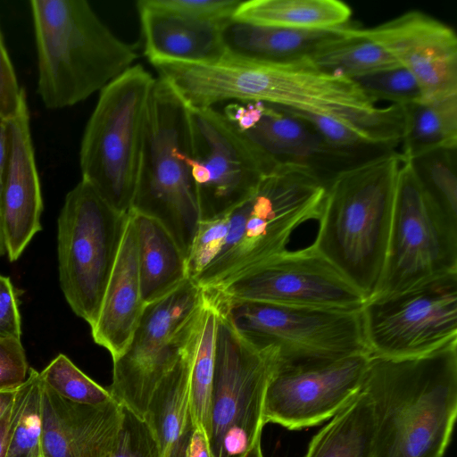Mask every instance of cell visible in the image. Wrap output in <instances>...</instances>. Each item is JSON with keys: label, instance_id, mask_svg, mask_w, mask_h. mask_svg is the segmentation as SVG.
<instances>
[{"label": "cell", "instance_id": "obj_1", "mask_svg": "<svg viewBox=\"0 0 457 457\" xmlns=\"http://www.w3.org/2000/svg\"><path fill=\"white\" fill-rule=\"evenodd\" d=\"M160 74L188 108L213 107L228 100L262 102L343 119L389 145L402 137L401 105L378 107L353 80L323 73L307 59L280 63L167 62Z\"/></svg>", "mask_w": 457, "mask_h": 457}, {"label": "cell", "instance_id": "obj_2", "mask_svg": "<svg viewBox=\"0 0 457 457\" xmlns=\"http://www.w3.org/2000/svg\"><path fill=\"white\" fill-rule=\"evenodd\" d=\"M361 388L374 457H444L457 416V339L416 357L371 354Z\"/></svg>", "mask_w": 457, "mask_h": 457}, {"label": "cell", "instance_id": "obj_3", "mask_svg": "<svg viewBox=\"0 0 457 457\" xmlns=\"http://www.w3.org/2000/svg\"><path fill=\"white\" fill-rule=\"evenodd\" d=\"M394 151L338 174L326 187L312 246L367 300L382 277L398 172Z\"/></svg>", "mask_w": 457, "mask_h": 457}, {"label": "cell", "instance_id": "obj_4", "mask_svg": "<svg viewBox=\"0 0 457 457\" xmlns=\"http://www.w3.org/2000/svg\"><path fill=\"white\" fill-rule=\"evenodd\" d=\"M37 54V93L62 109L101 91L133 66V46L120 39L85 0L29 2Z\"/></svg>", "mask_w": 457, "mask_h": 457}, {"label": "cell", "instance_id": "obj_5", "mask_svg": "<svg viewBox=\"0 0 457 457\" xmlns=\"http://www.w3.org/2000/svg\"><path fill=\"white\" fill-rule=\"evenodd\" d=\"M325 194V184L299 167H282L263 177L253 193L229 212L221 251L194 282L203 291H219L288 250L293 232L319 220Z\"/></svg>", "mask_w": 457, "mask_h": 457}, {"label": "cell", "instance_id": "obj_6", "mask_svg": "<svg viewBox=\"0 0 457 457\" xmlns=\"http://www.w3.org/2000/svg\"><path fill=\"white\" fill-rule=\"evenodd\" d=\"M131 210L161 222L187 255L201 220L192 176L189 113L160 78L147 104Z\"/></svg>", "mask_w": 457, "mask_h": 457}, {"label": "cell", "instance_id": "obj_7", "mask_svg": "<svg viewBox=\"0 0 457 457\" xmlns=\"http://www.w3.org/2000/svg\"><path fill=\"white\" fill-rule=\"evenodd\" d=\"M155 79L136 64L100 91L81 140L83 180L116 211L132 209L145 113Z\"/></svg>", "mask_w": 457, "mask_h": 457}, {"label": "cell", "instance_id": "obj_8", "mask_svg": "<svg viewBox=\"0 0 457 457\" xmlns=\"http://www.w3.org/2000/svg\"><path fill=\"white\" fill-rule=\"evenodd\" d=\"M128 214L113 209L81 179L67 194L58 218L60 285L71 310L90 328L99 312Z\"/></svg>", "mask_w": 457, "mask_h": 457}, {"label": "cell", "instance_id": "obj_9", "mask_svg": "<svg viewBox=\"0 0 457 457\" xmlns=\"http://www.w3.org/2000/svg\"><path fill=\"white\" fill-rule=\"evenodd\" d=\"M211 295L227 312L236 328L267 352L271 365L370 353L364 340L361 310L263 302L228 303Z\"/></svg>", "mask_w": 457, "mask_h": 457}, {"label": "cell", "instance_id": "obj_10", "mask_svg": "<svg viewBox=\"0 0 457 457\" xmlns=\"http://www.w3.org/2000/svg\"><path fill=\"white\" fill-rule=\"evenodd\" d=\"M210 297L218 323L209 442L212 457H243L262 436L265 425L263 399L270 360Z\"/></svg>", "mask_w": 457, "mask_h": 457}, {"label": "cell", "instance_id": "obj_11", "mask_svg": "<svg viewBox=\"0 0 457 457\" xmlns=\"http://www.w3.org/2000/svg\"><path fill=\"white\" fill-rule=\"evenodd\" d=\"M456 272L457 220L439 207L410 163L403 161L385 266L373 296L398 293Z\"/></svg>", "mask_w": 457, "mask_h": 457}, {"label": "cell", "instance_id": "obj_12", "mask_svg": "<svg viewBox=\"0 0 457 457\" xmlns=\"http://www.w3.org/2000/svg\"><path fill=\"white\" fill-rule=\"evenodd\" d=\"M204 306V292L187 278L145 305L124 352L113 361L108 389L118 403L144 419L150 399L176 362Z\"/></svg>", "mask_w": 457, "mask_h": 457}, {"label": "cell", "instance_id": "obj_13", "mask_svg": "<svg viewBox=\"0 0 457 457\" xmlns=\"http://www.w3.org/2000/svg\"><path fill=\"white\" fill-rule=\"evenodd\" d=\"M363 335L372 355L410 358L457 339V272L366 301Z\"/></svg>", "mask_w": 457, "mask_h": 457}, {"label": "cell", "instance_id": "obj_14", "mask_svg": "<svg viewBox=\"0 0 457 457\" xmlns=\"http://www.w3.org/2000/svg\"><path fill=\"white\" fill-rule=\"evenodd\" d=\"M222 303L263 302L290 306L361 311L367 299L312 245L287 250L219 291Z\"/></svg>", "mask_w": 457, "mask_h": 457}, {"label": "cell", "instance_id": "obj_15", "mask_svg": "<svg viewBox=\"0 0 457 457\" xmlns=\"http://www.w3.org/2000/svg\"><path fill=\"white\" fill-rule=\"evenodd\" d=\"M361 353L337 359L271 365L263 422L295 430L332 418L361 390L370 359Z\"/></svg>", "mask_w": 457, "mask_h": 457}, {"label": "cell", "instance_id": "obj_16", "mask_svg": "<svg viewBox=\"0 0 457 457\" xmlns=\"http://www.w3.org/2000/svg\"><path fill=\"white\" fill-rule=\"evenodd\" d=\"M188 113L192 176L201 219L228 213L253 193L265 171L221 112L188 108Z\"/></svg>", "mask_w": 457, "mask_h": 457}, {"label": "cell", "instance_id": "obj_17", "mask_svg": "<svg viewBox=\"0 0 457 457\" xmlns=\"http://www.w3.org/2000/svg\"><path fill=\"white\" fill-rule=\"evenodd\" d=\"M258 157L265 174L299 167L327 187L341 172L365 162L331 147L304 120L262 102H233L221 112Z\"/></svg>", "mask_w": 457, "mask_h": 457}, {"label": "cell", "instance_id": "obj_18", "mask_svg": "<svg viewBox=\"0 0 457 457\" xmlns=\"http://www.w3.org/2000/svg\"><path fill=\"white\" fill-rule=\"evenodd\" d=\"M356 29L411 72L423 100L457 95V36L445 22L413 10L375 27Z\"/></svg>", "mask_w": 457, "mask_h": 457}, {"label": "cell", "instance_id": "obj_19", "mask_svg": "<svg viewBox=\"0 0 457 457\" xmlns=\"http://www.w3.org/2000/svg\"><path fill=\"white\" fill-rule=\"evenodd\" d=\"M6 121L8 155L2 197L5 251L16 261L41 230L43 201L24 92L16 112Z\"/></svg>", "mask_w": 457, "mask_h": 457}, {"label": "cell", "instance_id": "obj_20", "mask_svg": "<svg viewBox=\"0 0 457 457\" xmlns=\"http://www.w3.org/2000/svg\"><path fill=\"white\" fill-rule=\"evenodd\" d=\"M121 419L122 406L114 400L78 403L43 384V457H111Z\"/></svg>", "mask_w": 457, "mask_h": 457}, {"label": "cell", "instance_id": "obj_21", "mask_svg": "<svg viewBox=\"0 0 457 457\" xmlns=\"http://www.w3.org/2000/svg\"><path fill=\"white\" fill-rule=\"evenodd\" d=\"M145 305L141 294L136 229L129 212L96 320L91 327L95 343L105 348L112 360L127 348Z\"/></svg>", "mask_w": 457, "mask_h": 457}, {"label": "cell", "instance_id": "obj_22", "mask_svg": "<svg viewBox=\"0 0 457 457\" xmlns=\"http://www.w3.org/2000/svg\"><path fill=\"white\" fill-rule=\"evenodd\" d=\"M150 62L214 64L225 58L222 39L228 21H210L137 5Z\"/></svg>", "mask_w": 457, "mask_h": 457}, {"label": "cell", "instance_id": "obj_23", "mask_svg": "<svg viewBox=\"0 0 457 457\" xmlns=\"http://www.w3.org/2000/svg\"><path fill=\"white\" fill-rule=\"evenodd\" d=\"M203 311L204 306L176 362L154 392L144 416L158 443L162 457H184L194 429L190 412V378Z\"/></svg>", "mask_w": 457, "mask_h": 457}, {"label": "cell", "instance_id": "obj_24", "mask_svg": "<svg viewBox=\"0 0 457 457\" xmlns=\"http://www.w3.org/2000/svg\"><path fill=\"white\" fill-rule=\"evenodd\" d=\"M338 29L295 30L231 19L222 30L224 59L258 63L305 60L321 44L337 36Z\"/></svg>", "mask_w": 457, "mask_h": 457}, {"label": "cell", "instance_id": "obj_25", "mask_svg": "<svg viewBox=\"0 0 457 457\" xmlns=\"http://www.w3.org/2000/svg\"><path fill=\"white\" fill-rule=\"evenodd\" d=\"M130 212L137 236L141 294L148 304L188 278L186 254L161 222L133 210Z\"/></svg>", "mask_w": 457, "mask_h": 457}, {"label": "cell", "instance_id": "obj_26", "mask_svg": "<svg viewBox=\"0 0 457 457\" xmlns=\"http://www.w3.org/2000/svg\"><path fill=\"white\" fill-rule=\"evenodd\" d=\"M351 7L338 0L243 1L233 19L295 30L319 31L345 26Z\"/></svg>", "mask_w": 457, "mask_h": 457}, {"label": "cell", "instance_id": "obj_27", "mask_svg": "<svg viewBox=\"0 0 457 457\" xmlns=\"http://www.w3.org/2000/svg\"><path fill=\"white\" fill-rule=\"evenodd\" d=\"M370 398L359 393L310 442L304 457H374Z\"/></svg>", "mask_w": 457, "mask_h": 457}, {"label": "cell", "instance_id": "obj_28", "mask_svg": "<svg viewBox=\"0 0 457 457\" xmlns=\"http://www.w3.org/2000/svg\"><path fill=\"white\" fill-rule=\"evenodd\" d=\"M403 109V161L440 148L457 147V95L420 100Z\"/></svg>", "mask_w": 457, "mask_h": 457}, {"label": "cell", "instance_id": "obj_29", "mask_svg": "<svg viewBox=\"0 0 457 457\" xmlns=\"http://www.w3.org/2000/svg\"><path fill=\"white\" fill-rule=\"evenodd\" d=\"M307 60L323 73L351 80L398 65L379 44L349 24L340 27L337 35L321 44Z\"/></svg>", "mask_w": 457, "mask_h": 457}, {"label": "cell", "instance_id": "obj_30", "mask_svg": "<svg viewBox=\"0 0 457 457\" xmlns=\"http://www.w3.org/2000/svg\"><path fill=\"white\" fill-rule=\"evenodd\" d=\"M204 297L201 332L191 370L190 412L193 428L204 429L209 437L218 312L204 292Z\"/></svg>", "mask_w": 457, "mask_h": 457}, {"label": "cell", "instance_id": "obj_31", "mask_svg": "<svg viewBox=\"0 0 457 457\" xmlns=\"http://www.w3.org/2000/svg\"><path fill=\"white\" fill-rule=\"evenodd\" d=\"M42 393L39 372L29 368L12 402L6 457H43Z\"/></svg>", "mask_w": 457, "mask_h": 457}, {"label": "cell", "instance_id": "obj_32", "mask_svg": "<svg viewBox=\"0 0 457 457\" xmlns=\"http://www.w3.org/2000/svg\"><path fill=\"white\" fill-rule=\"evenodd\" d=\"M404 162L439 207L457 220V147L436 149Z\"/></svg>", "mask_w": 457, "mask_h": 457}, {"label": "cell", "instance_id": "obj_33", "mask_svg": "<svg viewBox=\"0 0 457 457\" xmlns=\"http://www.w3.org/2000/svg\"><path fill=\"white\" fill-rule=\"evenodd\" d=\"M39 375L46 387L66 400L91 405L114 400L108 389L91 379L62 353L55 357Z\"/></svg>", "mask_w": 457, "mask_h": 457}, {"label": "cell", "instance_id": "obj_34", "mask_svg": "<svg viewBox=\"0 0 457 457\" xmlns=\"http://www.w3.org/2000/svg\"><path fill=\"white\" fill-rule=\"evenodd\" d=\"M374 104L387 101L404 106L423 100L414 77L400 64L385 68L352 79Z\"/></svg>", "mask_w": 457, "mask_h": 457}, {"label": "cell", "instance_id": "obj_35", "mask_svg": "<svg viewBox=\"0 0 457 457\" xmlns=\"http://www.w3.org/2000/svg\"><path fill=\"white\" fill-rule=\"evenodd\" d=\"M229 212L201 219L186 255L187 278L195 281L221 251L228 233Z\"/></svg>", "mask_w": 457, "mask_h": 457}, {"label": "cell", "instance_id": "obj_36", "mask_svg": "<svg viewBox=\"0 0 457 457\" xmlns=\"http://www.w3.org/2000/svg\"><path fill=\"white\" fill-rule=\"evenodd\" d=\"M242 2L240 0H140L137 5L192 19L228 21L233 19Z\"/></svg>", "mask_w": 457, "mask_h": 457}, {"label": "cell", "instance_id": "obj_37", "mask_svg": "<svg viewBox=\"0 0 457 457\" xmlns=\"http://www.w3.org/2000/svg\"><path fill=\"white\" fill-rule=\"evenodd\" d=\"M111 457H162L158 443L144 420L122 406V419Z\"/></svg>", "mask_w": 457, "mask_h": 457}, {"label": "cell", "instance_id": "obj_38", "mask_svg": "<svg viewBox=\"0 0 457 457\" xmlns=\"http://www.w3.org/2000/svg\"><path fill=\"white\" fill-rule=\"evenodd\" d=\"M29 370L21 339L0 337V391L17 390L27 379Z\"/></svg>", "mask_w": 457, "mask_h": 457}, {"label": "cell", "instance_id": "obj_39", "mask_svg": "<svg viewBox=\"0 0 457 457\" xmlns=\"http://www.w3.org/2000/svg\"><path fill=\"white\" fill-rule=\"evenodd\" d=\"M24 92L19 86L0 30V120H7L16 112Z\"/></svg>", "mask_w": 457, "mask_h": 457}, {"label": "cell", "instance_id": "obj_40", "mask_svg": "<svg viewBox=\"0 0 457 457\" xmlns=\"http://www.w3.org/2000/svg\"><path fill=\"white\" fill-rule=\"evenodd\" d=\"M21 317L13 287L9 278L0 275V337L21 339Z\"/></svg>", "mask_w": 457, "mask_h": 457}, {"label": "cell", "instance_id": "obj_41", "mask_svg": "<svg viewBox=\"0 0 457 457\" xmlns=\"http://www.w3.org/2000/svg\"><path fill=\"white\" fill-rule=\"evenodd\" d=\"M8 155L6 121L0 120V256L6 253L2 225V197L4 186Z\"/></svg>", "mask_w": 457, "mask_h": 457}, {"label": "cell", "instance_id": "obj_42", "mask_svg": "<svg viewBox=\"0 0 457 457\" xmlns=\"http://www.w3.org/2000/svg\"><path fill=\"white\" fill-rule=\"evenodd\" d=\"M184 457H212L209 437L204 429H193Z\"/></svg>", "mask_w": 457, "mask_h": 457}, {"label": "cell", "instance_id": "obj_43", "mask_svg": "<svg viewBox=\"0 0 457 457\" xmlns=\"http://www.w3.org/2000/svg\"><path fill=\"white\" fill-rule=\"evenodd\" d=\"M12 405L0 420V457H6L7 455Z\"/></svg>", "mask_w": 457, "mask_h": 457}, {"label": "cell", "instance_id": "obj_44", "mask_svg": "<svg viewBox=\"0 0 457 457\" xmlns=\"http://www.w3.org/2000/svg\"><path fill=\"white\" fill-rule=\"evenodd\" d=\"M14 391H0V420L4 415L9 407L12 404L14 395Z\"/></svg>", "mask_w": 457, "mask_h": 457}, {"label": "cell", "instance_id": "obj_45", "mask_svg": "<svg viewBox=\"0 0 457 457\" xmlns=\"http://www.w3.org/2000/svg\"><path fill=\"white\" fill-rule=\"evenodd\" d=\"M261 437L256 439L254 444L250 447V449L243 457H263L261 445Z\"/></svg>", "mask_w": 457, "mask_h": 457}]
</instances>
